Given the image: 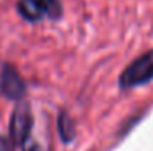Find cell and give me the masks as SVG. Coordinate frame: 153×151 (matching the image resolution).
I'll return each instance as SVG.
<instances>
[{
  "mask_svg": "<svg viewBox=\"0 0 153 151\" xmlns=\"http://www.w3.org/2000/svg\"><path fill=\"white\" fill-rule=\"evenodd\" d=\"M39 7V12L42 13V16H47L51 20H59L64 13L62 3L59 0H36Z\"/></svg>",
  "mask_w": 153,
  "mask_h": 151,
  "instance_id": "8992f818",
  "label": "cell"
},
{
  "mask_svg": "<svg viewBox=\"0 0 153 151\" xmlns=\"http://www.w3.org/2000/svg\"><path fill=\"white\" fill-rule=\"evenodd\" d=\"M26 151H41V150H39V146H36V145H33V146H31V148H28Z\"/></svg>",
  "mask_w": 153,
  "mask_h": 151,
  "instance_id": "52a82bcc",
  "label": "cell"
},
{
  "mask_svg": "<svg viewBox=\"0 0 153 151\" xmlns=\"http://www.w3.org/2000/svg\"><path fill=\"white\" fill-rule=\"evenodd\" d=\"M33 130V112L26 101H18L10 117V143L13 146H21L30 138Z\"/></svg>",
  "mask_w": 153,
  "mask_h": 151,
  "instance_id": "7a4b0ae2",
  "label": "cell"
},
{
  "mask_svg": "<svg viewBox=\"0 0 153 151\" xmlns=\"http://www.w3.org/2000/svg\"><path fill=\"white\" fill-rule=\"evenodd\" d=\"M16 10L25 20L28 21H39L42 20V13L39 12V7L36 0H18L16 2Z\"/></svg>",
  "mask_w": 153,
  "mask_h": 151,
  "instance_id": "277c9868",
  "label": "cell"
},
{
  "mask_svg": "<svg viewBox=\"0 0 153 151\" xmlns=\"http://www.w3.org/2000/svg\"><path fill=\"white\" fill-rule=\"evenodd\" d=\"M25 91H26V85L18 70L10 63H5L0 71V93L7 99L20 101L25 96Z\"/></svg>",
  "mask_w": 153,
  "mask_h": 151,
  "instance_id": "3957f363",
  "label": "cell"
},
{
  "mask_svg": "<svg viewBox=\"0 0 153 151\" xmlns=\"http://www.w3.org/2000/svg\"><path fill=\"white\" fill-rule=\"evenodd\" d=\"M153 80V49L138 55L122 70L119 77V86L122 89L147 85Z\"/></svg>",
  "mask_w": 153,
  "mask_h": 151,
  "instance_id": "6da1fadb",
  "label": "cell"
},
{
  "mask_svg": "<svg viewBox=\"0 0 153 151\" xmlns=\"http://www.w3.org/2000/svg\"><path fill=\"white\" fill-rule=\"evenodd\" d=\"M57 128H59V133L62 141L70 143L75 136V125L72 117L68 116L65 110H60L59 112V119H57Z\"/></svg>",
  "mask_w": 153,
  "mask_h": 151,
  "instance_id": "5b68a950",
  "label": "cell"
}]
</instances>
